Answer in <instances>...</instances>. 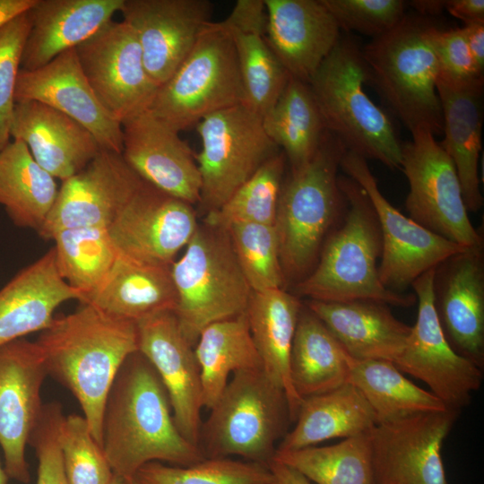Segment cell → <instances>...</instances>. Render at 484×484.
<instances>
[{
	"label": "cell",
	"mask_w": 484,
	"mask_h": 484,
	"mask_svg": "<svg viewBox=\"0 0 484 484\" xmlns=\"http://www.w3.org/2000/svg\"><path fill=\"white\" fill-rule=\"evenodd\" d=\"M422 15H436L445 9L446 1L444 0H416L408 2Z\"/></svg>",
	"instance_id": "11a10c76"
},
{
	"label": "cell",
	"mask_w": 484,
	"mask_h": 484,
	"mask_svg": "<svg viewBox=\"0 0 484 484\" xmlns=\"http://www.w3.org/2000/svg\"><path fill=\"white\" fill-rule=\"evenodd\" d=\"M267 465L273 476V484H311L302 473L284 463L272 460Z\"/></svg>",
	"instance_id": "f5cc1de1"
},
{
	"label": "cell",
	"mask_w": 484,
	"mask_h": 484,
	"mask_svg": "<svg viewBox=\"0 0 484 484\" xmlns=\"http://www.w3.org/2000/svg\"><path fill=\"white\" fill-rule=\"evenodd\" d=\"M262 118L267 135L283 150L291 169L314 156L326 131L308 83L292 77Z\"/></svg>",
	"instance_id": "d590c367"
},
{
	"label": "cell",
	"mask_w": 484,
	"mask_h": 484,
	"mask_svg": "<svg viewBox=\"0 0 484 484\" xmlns=\"http://www.w3.org/2000/svg\"><path fill=\"white\" fill-rule=\"evenodd\" d=\"M265 39L290 77L308 83L339 41L340 28L322 0H264Z\"/></svg>",
	"instance_id": "cb8c5ba5"
},
{
	"label": "cell",
	"mask_w": 484,
	"mask_h": 484,
	"mask_svg": "<svg viewBox=\"0 0 484 484\" xmlns=\"http://www.w3.org/2000/svg\"><path fill=\"white\" fill-rule=\"evenodd\" d=\"M445 9L464 25L484 22V0H449L446 1Z\"/></svg>",
	"instance_id": "f907efd6"
},
{
	"label": "cell",
	"mask_w": 484,
	"mask_h": 484,
	"mask_svg": "<svg viewBox=\"0 0 484 484\" xmlns=\"http://www.w3.org/2000/svg\"><path fill=\"white\" fill-rule=\"evenodd\" d=\"M353 359L306 305L299 313L290 357V376L301 398L349 383Z\"/></svg>",
	"instance_id": "d6a6232c"
},
{
	"label": "cell",
	"mask_w": 484,
	"mask_h": 484,
	"mask_svg": "<svg viewBox=\"0 0 484 484\" xmlns=\"http://www.w3.org/2000/svg\"><path fill=\"white\" fill-rule=\"evenodd\" d=\"M272 460L317 484H376L368 433L331 445L276 450Z\"/></svg>",
	"instance_id": "74e56055"
},
{
	"label": "cell",
	"mask_w": 484,
	"mask_h": 484,
	"mask_svg": "<svg viewBox=\"0 0 484 484\" xmlns=\"http://www.w3.org/2000/svg\"><path fill=\"white\" fill-rule=\"evenodd\" d=\"M346 151L326 130L314 156L291 169L282 182L273 226L286 283L294 286L311 272L344 213L347 201L338 170Z\"/></svg>",
	"instance_id": "277c9868"
},
{
	"label": "cell",
	"mask_w": 484,
	"mask_h": 484,
	"mask_svg": "<svg viewBox=\"0 0 484 484\" xmlns=\"http://www.w3.org/2000/svg\"><path fill=\"white\" fill-rule=\"evenodd\" d=\"M36 342L48 375L76 398L91 432L101 445L106 399L125 359L139 350L137 324L82 304L55 317Z\"/></svg>",
	"instance_id": "7a4b0ae2"
},
{
	"label": "cell",
	"mask_w": 484,
	"mask_h": 484,
	"mask_svg": "<svg viewBox=\"0 0 484 484\" xmlns=\"http://www.w3.org/2000/svg\"><path fill=\"white\" fill-rule=\"evenodd\" d=\"M58 194L56 178L32 157L20 140L0 151V205L13 223L37 233Z\"/></svg>",
	"instance_id": "836d02e7"
},
{
	"label": "cell",
	"mask_w": 484,
	"mask_h": 484,
	"mask_svg": "<svg viewBox=\"0 0 484 484\" xmlns=\"http://www.w3.org/2000/svg\"><path fill=\"white\" fill-rule=\"evenodd\" d=\"M194 352L201 371L203 403L209 410L222 393L231 373L263 369L246 312L206 326Z\"/></svg>",
	"instance_id": "e575fe53"
},
{
	"label": "cell",
	"mask_w": 484,
	"mask_h": 484,
	"mask_svg": "<svg viewBox=\"0 0 484 484\" xmlns=\"http://www.w3.org/2000/svg\"><path fill=\"white\" fill-rule=\"evenodd\" d=\"M459 413L445 410L377 423L368 432L376 484H447L441 449Z\"/></svg>",
	"instance_id": "9a60e30c"
},
{
	"label": "cell",
	"mask_w": 484,
	"mask_h": 484,
	"mask_svg": "<svg viewBox=\"0 0 484 484\" xmlns=\"http://www.w3.org/2000/svg\"><path fill=\"white\" fill-rule=\"evenodd\" d=\"M340 30H356L378 37L393 29L404 17L406 2L402 0H322Z\"/></svg>",
	"instance_id": "bcb514c9"
},
{
	"label": "cell",
	"mask_w": 484,
	"mask_h": 484,
	"mask_svg": "<svg viewBox=\"0 0 484 484\" xmlns=\"http://www.w3.org/2000/svg\"><path fill=\"white\" fill-rule=\"evenodd\" d=\"M429 37L441 77L456 82L484 78L475 67L462 28L442 30L431 25Z\"/></svg>",
	"instance_id": "c3c4849f"
},
{
	"label": "cell",
	"mask_w": 484,
	"mask_h": 484,
	"mask_svg": "<svg viewBox=\"0 0 484 484\" xmlns=\"http://www.w3.org/2000/svg\"><path fill=\"white\" fill-rule=\"evenodd\" d=\"M29 30V10L0 28V151L11 142L15 89Z\"/></svg>",
	"instance_id": "f6af8a7d"
},
{
	"label": "cell",
	"mask_w": 484,
	"mask_h": 484,
	"mask_svg": "<svg viewBox=\"0 0 484 484\" xmlns=\"http://www.w3.org/2000/svg\"><path fill=\"white\" fill-rule=\"evenodd\" d=\"M222 22L231 30L266 33L267 9L264 0H238Z\"/></svg>",
	"instance_id": "681fc988"
},
{
	"label": "cell",
	"mask_w": 484,
	"mask_h": 484,
	"mask_svg": "<svg viewBox=\"0 0 484 484\" xmlns=\"http://www.w3.org/2000/svg\"><path fill=\"white\" fill-rule=\"evenodd\" d=\"M430 26L422 18L404 15L361 52L368 81L396 117L411 133L425 129L436 136L443 134V117L436 91L439 65Z\"/></svg>",
	"instance_id": "8992f818"
},
{
	"label": "cell",
	"mask_w": 484,
	"mask_h": 484,
	"mask_svg": "<svg viewBox=\"0 0 484 484\" xmlns=\"http://www.w3.org/2000/svg\"><path fill=\"white\" fill-rule=\"evenodd\" d=\"M47 376L36 341L22 338L0 347V446L8 477L22 483L30 479L25 450L44 405Z\"/></svg>",
	"instance_id": "ac0fdd59"
},
{
	"label": "cell",
	"mask_w": 484,
	"mask_h": 484,
	"mask_svg": "<svg viewBox=\"0 0 484 484\" xmlns=\"http://www.w3.org/2000/svg\"><path fill=\"white\" fill-rule=\"evenodd\" d=\"M59 445L68 484H108L114 473L82 415L65 416Z\"/></svg>",
	"instance_id": "ee69618b"
},
{
	"label": "cell",
	"mask_w": 484,
	"mask_h": 484,
	"mask_svg": "<svg viewBox=\"0 0 484 484\" xmlns=\"http://www.w3.org/2000/svg\"><path fill=\"white\" fill-rule=\"evenodd\" d=\"M434 270L411 284L418 303L417 319L393 364L424 382L448 409L460 411L480 390L483 368L458 354L447 341L434 307Z\"/></svg>",
	"instance_id": "4fadbf2b"
},
{
	"label": "cell",
	"mask_w": 484,
	"mask_h": 484,
	"mask_svg": "<svg viewBox=\"0 0 484 484\" xmlns=\"http://www.w3.org/2000/svg\"><path fill=\"white\" fill-rule=\"evenodd\" d=\"M355 360L393 363L402 350L411 326L396 318L389 306L374 300L306 303Z\"/></svg>",
	"instance_id": "f1b7e54d"
},
{
	"label": "cell",
	"mask_w": 484,
	"mask_h": 484,
	"mask_svg": "<svg viewBox=\"0 0 484 484\" xmlns=\"http://www.w3.org/2000/svg\"><path fill=\"white\" fill-rule=\"evenodd\" d=\"M24 100L39 101L65 114L89 130L101 149L122 153V124L97 99L80 66L75 48L39 69H20L15 102Z\"/></svg>",
	"instance_id": "603a6c76"
},
{
	"label": "cell",
	"mask_w": 484,
	"mask_h": 484,
	"mask_svg": "<svg viewBox=\"0 0 484 484\" xmlns=\"http://www.w3.org/2000/svg\"><path fill=\"white\" fill-rule=\"evenodd\" d=\"M122 157L144 182L191 205L201 199V176L179 132L143 111L122 123Z\"/></svg>",
	"instance_id": "7402d4cb"
},
{
	"label": "cell",
	"mask_w": 484,
	"mask_h": 484,
	"mask_svg": "<svg viewBox=\"0 0 484 484\" xmlns=\"http://www.w3.org/2000/svg\"><path fill=\"white\" fill-rule=\"evenodd\" d=\"M135 477L143 484H273L267 464L231 457L204 458L188 466L151 462Z\"/></svg>",
	"instance_id": "b9f144b4"
},
{
	"label": "cell",
	"mask_w": 484,
	"mask_h": 484,
	"mask_svg": "<svg viewBox=\"0 0 484 484\" xmlns=\"http://www.w3.org/2000/svg\"><path fill=\"white\" fill-rule=\"evenodd\" d=\"M294 422L276 450H296L368 433L377 419L363 394L349 382L327 393L303 398Z\"/></svg>",
	"instance_id": "1f68e13d"
},
{
	"label": "cell",
	"mask_w": 484,
	"mask_h": 484,
	"mask_svg": "<svg viewBox=\"0 0 484 484\" xmlns=\"http://www.w3.org/2000/svg\"><path fill=\"white\" fill-rule=\"evenodd\" d=\"M340 168L362 187L375 210L382 239L378 274L386 289L404 293L420 275L465 248L394 208L381 193L365 158L346 151Z\"/></svg>",
	"instance_id": "7c38bea8"
},
{
	"label": "cell",
	"mask_w": 484,
	"mask_h": 484,
	"mask_svg": "<svg viewBox=\"0 0 484 484\" xmlns=\"http://www.w3.org/2000/svg\"><path fill=\"white\" fill-rule=\"evenodd\" d=\"M198 226L193 205L143 181L108 230L120 255L171 266Z\"/></svg>",
	"instance_id": "2e32d148"
},
{
	"label": "cell",
	"mask_w": 484,
	"mask_h": 484,
	"mask_svg": "<svg viewBox=\"0 0 484 484\" xmlns=\"http://www.w3.org/2000/svg\"><path fill=\"white\" fill-rule=\"evenodd\" d=\"M177 299L171 266L141 263L118 254L104 281L83 304L137 323L161 312H174Z\"/></svg>",
	"instance_id": "4dcf8cb0"
},
{
	"label": "cell",
	"mask_w": 484,
	"mask_h": 484,
	"mask_svg": "<svg viewBox=\"0 0 484 484\" xmlns=\"http://www.w3.org/2000/svg\"><path fill=\"white\" fill-rule=\"evenodd\" d=\"M229 31L244 90L243 104L263 117L278 100L290 76L268 45L265 35Z\"/></svg>",
	"instance_id": "60d3db41"
},
{
	"label": "cell",
	"mask_w": 484,
	"mask_h": 484,
	"mask_svg": "<svg viewBox=\"0 0 484 484\" xmlns=\"http://www.w3.org/2000/svg\"><path fill=\"white\" fill-rule=\"evenodd\" d=\"M433 300L451 347L484 365V243L465 247L434 270Z\"/></svg>",
	"instance_id": "ffe728a7"
},
{
	"label": "cell",
	"mask_w": 484,
	"mask_h": 484,
	"mask_svg": "<svg viewBox=\"0 0 484 484\" xmlns=\"http://www.w3.org/2000/svg\"><path fill=\"white\" fill-rule=\"evenodd\" d=\"M339 181L347 201L341 220L327 237L314 269L293 286V294L324 302L374 300L413 306L414 293L392 291L380 281L381 232L367 194L349 177L340 176Z\"/></svg>",
	"instance_id": "3957f363"
},
{
	"label": "cell",
	"mask_w": 484,
	"mask_h": 484,
	"mask_svg": "<svg viewBox=\"0 0 484 484\" xmlns=\"http://www.w3.org/2000/svg\"><path fill=\"white\" fill-rule=\"evenodd\" d=\"M243 103L232 35L222 22L212 21L177 71L158 87L147 110L180 132L214 112Z\"/></svg>",
	"instance_id": "9c48e42d"
},
{
	"label": "cell",
	"mask_w": 484,
	"mask_h": 484,
	"mask_svg": "<svg viewBox=\"0 0 484 484\" xmlns=\"http://www.w3.org/2000/svg\"><path fill=\"white\" fill-rule=\"evenodd\" d=\"M462 28L475 67L484 75V22L465 24Z\"/></svg>",
	"instance_id": "816d5d0a"
},
{
	"label": "cell",
	"mask_w": 484,
	"mask_h": 484,
	"mask_svg": "<svg viewBox=\"0 0 484 484\" xmlns=\"http://www.w3.org/2000/svg\"><path fill=\"white\" fill-rule=\"evenodd\" d=\"M10 136L23 142L37 163L61 181L80 172L101 150L81 124L35 100L15 102Z\"/></svg>",
	"instance_id": "d4e9b609"
},
{
	"label": "cell",
	"mask_w": 484,
	"mask_h": 484,
	"mask_svg": "<svg viewBox=\"0 0 484 484\" xmlns=\"http://www.w3.org/2000/svg\"><path fill=\"white\" fill-rule=\"evenodd\" d=\"M65 418L58 402L44 404L29 444L38 459L36 484H68L59 445V432Z\"/></svg>",
	"instance_id": "7dc6e473"
},
{
	"label": "cell",
	"mask_w": 484,
	"mask_h": 484,
	"mask_svg": "<svg viewBox=\"0 0 484 484\" xmlns=\"http://www.w3.org/2000/svg\"><path fill=\"white\" fill-rule=\"evenodd\" d=\"M108 484H125V479L114 474L112 480Z\"/></svg>",
	"instance_id": "6f0895ef"
},
{
	"label": "cell",
	"mask_w": 484,
	"mask_h": 484,
	"mask_svg": "<svg viewBox=\"0 0 484 484\" xmlns=\"http://www.w3.org/2000/svg\"><path fill=\"white\" fill-rule=\"evenodd\" d=\"M8 479L9 477L4 468L2 467L1 462H0V484H7Z\"/></svg>",
	"instance_id": "9f6ffc18"
},
{
	"label": "cell",
	"mask_w": 484,
	"mask_h": 484,
	"mask_svg": "<svg viewBox=\"0 0 484 484\" xmlns=\"http://www.w3.org/2000/svg\"><path fill=\"white\" fill-rule=\"evenodd\" d=\"M212 7L208 0H124L122 21L134 31L158 87L177 71L212 22Z\"/></svg>",
	"instance_id": "d6986e66"
},
{
	"label": "cell",
	"mask_w": 484,
	"mask_h": 484,
	"mask_svg": "<svg viewBox=\"0 0 484 484\" xmlns=\"http://www.w3.org/2000/svg\"><path fill=\"white\" fill-rule=\"evenodd\" d=\"M210 411L198 444L205 458L268 464L292 422L285 392L263 369L232 374Z\"/></svg>",
	"instance_id": "52a82bcc"
},
{
	"label": "cell",
	"mask_w": 484,
	"mask_h": 484,
	"mask_svg": "<svg viewBox=\"0 0 484 484\" xmlns=\"http://www.w3.org/2000/svg\"><path fill=\"white\" fill-rule=\"evenodd\" d=\"M436 91L443 117L440 145L452 160L468 212L483 205L479 174L483 121L484 78L456 82L438 75Z\"/></svg>",
	"instance_id": "4316f807"
},
{
	"label": "cell",
	"mask_w": 484,
	"mask_h": 484,
	"mask_svg": "<svg viewBox=\"0 0 484 484\" xmlns=\"http://www.w3.org/2000/svg\"><path fill=\"white\" fill-rule=\"evenodd\" d=\"M80 66L105 109L121 124L149 108L158 86L133 29L110 21L75 48Z\"/></svg>",
	"instance_id": "5bb4252c"
},
{
	"label": "cell",
	"mask_w": 484,
	"mask_h": 484,
	"mask_svg": "<svg viewBox=\"0 0 484 484\" xmlns=\"http://www.w3.org/2000/svg\"><path fill=\"white\" fill-rule=\"evenodd\" d=\"M72 299L82 301V295L59 275L51 247L0 290V347L44 331L56 309Z\"/></svg>",
	"instance_id": "83f0119b"
},
{
	"label": "cell",
	"mask_w": 484,
	"mask_h": 484,
	"mask_svg": "<svg viewBox=\"0 0 484 484\" xmlns=\"http://www.w3.org/2000/svg\"><path fill=\"white\" fill-rule=\"evenodd\" d=\"M101 447L113 473L125 480L151 462L188 466L205 458L177 429L166 389L139 350L125 359L108 391Z\"/></svg>",
	"instance_id": "6da1fadb"
},
{
	"label": "cell",
	"mask_w": 484,
	"mask_h": 484,
	"mask_svg": "<svg viewBox=\"0 0 484 484\" xmlns=\"http://www.w3.org/2000/svg\"><path fill=\"white\" fill-rule=\"evenodd\" d=\"M286 157L278 152L265 161L204 223L227 229L238 223L274 225Z\"/></svg>",
	"instance_id": "ab89813d"
},
{
	"label": "cell",
	"mask_w": 484,
	"mask_h": 484,
	"mask_svg": "<svg viewBox=\"0 0 484 484\" xmlns=\"http://www.w3.org/2000/svg\"><path fill=\"white\" fill-rule=\"evenodd\" d=\"M367 81L361 49L350 39L340 38L308 85L325 129L347 151L401 169L403 143L388 115L367 94Z\"/></svg>",
	"instance_id": "5b68a950"
},
{
	"label": "cell",
	"mask_w": 484,
	"mask_h": 484,
	"mask_svg": "<svg viewBox=\"0 0 484 484\" xmlns=\"http://www.w3.org/2000/svg\"><path fill=\"white\" fill-rule=\"evenodd\" d=\"M179 329L194 347L209 324L246 310L252 290L225 229L199 225L183 255L171 264Z\"/></svg>",
	"instance_id": "ba28073f"
},
{
	"label": "cell",
	"mask_w": 484,
	"mask_h": 484,
	"mask_svg": "<svg viewBox=\"0 0 484 484\" xmlns=\"http://www.w3.org/2000/svg\"><path fill=\"white\" fill-rule=\"evenodd\" d=\"M35 0H0V28L29 10Z\"/></svg>",
	"instance_id": "db71d44e"
},
{
	"label": "cell",
	"mask_w": 484,
	"mask_h": 484,
	"mask_svg": "<svg viewBox=\"0 0 484 484\" xmlns=\"http://www.w3.org/2000/svg\"><path fill=\"white\" fill-rule=\"evenodd\" d=\"M226 230L252 291L285 289L273 225L238 223Z\"/></svg>",
	"instance_id": "7bdbcfd3"
},
{
	"label": "cell",
	"mask_w": 484,
	"mask_h": 484,
	"mask_svg": "<svg viewBox=\"0 0 484 484\" xmlns=\"http://www.w3.org/2000/svg\"><path fill=\"white\" fill-rule=\"evenodd\" d=\"M349 382L366 398L377 423L450 410L430 391L404 376L390 361L353 359Z\"/></svg>",
	"instance_id": "8d00e7d4"
},
{
	"label": "cell",
	"mask_w": 484,
	"mask_h": 484,
	"mask_svg": "<svg viewBox=\"0 0 484 484\" xmlns=\"http://www.w3.org/2000/svg\"><path fill=\"white\" fill-rule=\"evenodd\" d=\"M136 324L139 351L152 365L166 389L177 429L199 446L203 403L194 347L182 334L173 311L153 315Z\"/></svg>",
	"instance_id": "44dd1931"
},
{
	"label": "cell",
	"mask_w": 484,
	"mask_h": 484,
	"mask_svg": "<svg viewBox=\"0 0 484 484\" xmlns=\"http://www.w3.org/2000/svg\"><path fill=\"white\" fill-rule=\"evenodd\" d=\"M202 142L195 156L200 204L219 209L258 169L281 151L267 135L262 116L244 104L214 112L196 125Z\"/></svg>",
	"instance_id": "30bf717a"
},
{
	"label": "cell",
	"mask_w": 484,
	"mask_h": 484,
	"mask_svg": "<svg viewBox=\"0 0 484 484\" xmlns=\"http://www.w3.org/2000/svg\"><path fill=\"white\" fill-rule=\"evenodd\" d=\"M124 0H35L21 69H39L91 38L123 6Z\"/></svg>",
	"instance_id": "484cf974"
},
{
	"label": "cell",
	"mask_w": 484,
	"mask_h": 484,
	"mask_svg": "<svg viewBox=\"0 0 484 484\" xmlns=\"http://www.w3.org/2000/svg\"><path fill=\"white\" fill-rule=\"evenodd\" d=\"M125 484H143L135 476L130 479L125 480Z\"/></svg>",
	"instance_id": "680465c9"
},
{
	"label": "cell",
	"mask_w": 484,
	"mask_h": 484,
	"mask_svg": "<svg viewBox=\"0 0 484 484\" xmlns=\"http://www.w3.org/2000/svg\"><path fill=\"white\" fill-rule=\"evenodd\" d=\"M402 144L401 169L409 184V218L462 247L483 244L471 222L455 167L435 136L425 129Z\"/></svg>",
	"instance_id": "8fae6325"
},
{
	"label": "cell",
	"mask_w": 484,
	"mask_h": 484,
	"mask_svg": "<svg viewBox=\"0 0 484 484\" xmlns=\"http://www.w3.org/2000/svg\"><path fill=\"white\" fill-rule=\"evenodd\" d=\"M285 289L252 291L246 310L254 343L264 372L286 393L295 421L302 399L290 376V357L302 304Z\"/></svg>",
	"instance_id": "f546056e"
},
{
	"label": "cell",
	"mask_w": 484,
	"mask_h": 484,
	"mask_svg": "<svg viewBox=\"0 0 484 484\" xmlns=\"http://www.w3.org/2000/svg\"><path fill=\"white\" fill-rule=\"evenodd\" d=\"M143 182L121 153L101 149L84 169L62 181L39 236L51 240L64 229H108Z\"/></svg>",
	"instance_id": "e0dca14e"
},
{
	"label": "cell",
	"mask_w": 484,
	"mask_h": 484,
	"mask_svg": "<svg viewBox=\"0 0 484 484\" xmlns=\"http://www.w3.org/2000/svg\"><path fill=\"white\" fill-rule=\"evenodd\" d=\"M56 265L61 278L82 295V303L101 285L117 256L106 228H81L56 232Z\"/></svg>",
	"instance_id": "f35d334b"
}]
</instances>
